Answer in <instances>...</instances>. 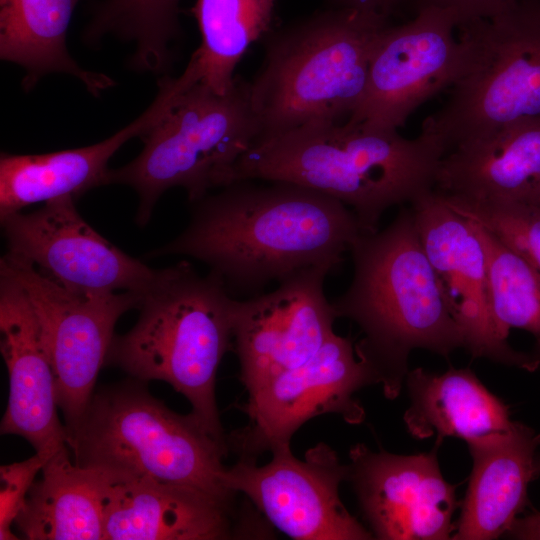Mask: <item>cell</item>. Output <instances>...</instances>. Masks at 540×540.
I'll return each instance as SVG.
<instances>
[{
	"label": "cell",
	"instance_id": "5",
	"mask_svg": "<svg viewBox=\"0 0 540 540\" xmlns=\"http://www.w3.org/2000/svg\"><path fill=\"white\" fill-rule=\"evenodd\" d=\"M388 25L382 16L339 7L269 32L249 82L260 137L311 122H345L363 96L371 54Z\"/></svg>",
	"mask_w": 540,
	"mask_h": 540
},
{
	"label": "cell",
	"instance_id": "14",
	"mask_svg": "<svg viewBox=\"0 0 540 540\" xmlns=\"http://www.w3.org/2000/svg\"><path fill=\"white\" fill-rule=\"evenodd\" d=\"M333 270L329 265L310 267L271 292L238 299L232 350L248 393L306 362L335 333L337 318L324 292L325 278Z\"/></svg>",
	"mask_w": 540,
	"mask_h": 540
},
{
	"label": "cell",
	"instance_id": "12",
	"mask_svg": "<svg viewBox=\"0 0 540 540\" xmlns=\"http://www.w3.org/2000/svg\"><path fill=\"white\" fill-rule=\"evenodd\" d=\"M270 462L240 461L227 468L223 480L242 494L276 529L299 540H369L373 535L352 516L339 496L348 465L320 442L304 460L290 447L273 451Z\"/></svg>",
	"mask_w": 540,
	"mask_h": 540
},
{
	"label": "cell",
	"instance_id": "29",
	"mask_svg": "<svg viewBox=\"0 0 540 540\" xmlns=\"http://www.w3.org/2000/svg\"><path fill=\"white\" fill-rule=\"evenodd\" d=\"M56 451L35 452L26 460L1 465L0 540L19 539L12 532V525L24 507L37 474Z\"/></svg>",
	"mask_w": 540,
	"mask_h": 540
},
{
	"label": "cell",
	"instance_id": "20",
	"mask_svg": "<svg viewBox=\"0 0 540 540\" xmlns=\"http://www.w3.org/2000/svg\"><path fill=\"white\" fill-rule=\"evenodd\" d=\"M472 469L451 539L491 540L507 534L528 505L540 433L515 422L504 432L467 442Z\"/></svg>",
	"mask_w": 540,
	"mask_h": 540
},
{
	"label": "cell",
	"instance_id": "10",
	"mask_svg": "<svg viewBox=\"0 0 540 540\" xmlns=\"http://www.w3.org/2000/svg\"><path fill=\"white\" fill-rule=\"evenodd\" d=\"M371 384L352 339L334 333L306 362L248 393L241 406L248 424L226 436L228 450L240 461L256 463L265 452L290 447L295 432L316 416L337 414L359 424L365 410L355 393Z\"/></svg>",
	"mask_w": 540,
	"mask_h": 540
},
{
	"label": "cell",
	"instance_id": "7",
	"mask_svg": "<svg viewBox=\"0 0 540 540\" xmlns=\"http://www.w3.org/2000/svg\"><path fill=\"white\" fill-rule=\"evenodd\" d=\"M260 135L249 82L236 78L226 94L199 83L186 84L158 122L140 137V154L109 170L107 185H126L137 193L136 222L144 226L170 188L182 187L194 203L209 190L228 185L234 165Z\"/></svg>",
	"mask_w": 540,
	"mask_h": 540
},
{
	"label": "cell",
	"instance_id": "32",
	"mask_svg": "<svg viewBox=\"0 0 540 540\" xmlns=\"http://www.w3.org/2000/svg\"><path fill=\"white\" fill-rule=\"evenodd\" d=\"M341 8H350L364 13L389 17L399 0H338Z\"/></svg>",
	"mask_w": 540,
	"mask_h": 540
},
{
	"label": "cell",
	"instance_id": "9",
	"mask_svg": "<svg viewBox=\"0 0 540 540\" xmlns=\"http://www.w3.org/2000/svg\"><path fill=\"white\" fill-rule=\"evenodd\" d=\"M0 266L20 283L36 315L50 359L68 437L79 425L105 366L114 327L142 294L132 291L104 295L71 292L31 264L5 254Z\"/></svg>",
	"mask_w": 540,
	"mask_h": 540
},
{
	"label": "cell",
	"instance_id": "26",
	"mask_svg": "<svg viewBox=\"0 0 540 540\" xmlns=\"http://www.w3.org/2000/svg\"><path fill=\"white\" fill-rule=\"evenodd\" d=\"M180 0H101L93 6L83 38L97 43L106 35L135 46L131 65L141 72L165 74L170 44L179 35Z\"/></svg>",
	"mask_w": 540,
	"mask_h": 540
},
{
	"label": "cell",
	"instance_id": "15",
	"mask_svg": "<svg viewBox=\"0 0 540 540\" xmlns=\"http://www.w3.org/2000/svg\"><path fill=\"white\" fill-rule=\"evenodd\" d=\"M439 446L412 455L373 451L363 443L350 448L347 481L374 538L451 539L458 501L456 487L441 472Z\"/></svg>",
	"mask_w": 540,
	"mask_h": 540
},
{
	"label": "cell",
	"instance_id": "27",
	"mask_svg": "<svg viewBox=\"0 0 540 540\" xmlns=\"http://www.w3.org/2000/svg\"><path fill=\"white\" fill-rule=\"evenodd\" d=\"M470 222L485 254L495 334L507 341L511 329H521L540 339V274L485 227L473 220Z\"/></svg>",
	"mask_w": 540,
	"mask_h": 540
},
{
	"label": "cell",
	"instance_id": "1",
	"mask_svg": "<svg viewBox=\"0 0 540 540\" xmlns=\"http://www.w3.org/2000/svg\"><path fill=\"white\" fill-rule=\"evenodd\" d=\"M267 182H234L192 203L187 227L151 255L201 261L234 298L310 267L336 269L361 233L351 209L305 186Z\"/></svg>",
	"mask_w": 540,
	"mask_h": 540
},
{
	"label": "cell",
	"instance_id": "2",
	"mask_svg": "<svg viewBox=\"0 0 540 540\" xmlns=\"http://www.w3.org/2000/svg\"><path fill=\"white\" fill-rule=\"evenodd\" d=\"M446 150L433 136L318 121L258 138L234 165L228 185L280 181L327 194L373 233L384 212L434 189Z\"/></svg>",
	"mask_w": 540,
	"mask_h": 540
},
{
	"label": "cell",
	"instance_id": "4",
	"mask_svg": "<svg viewBox=\"0 0 540 540\" xmlns=\"http://www.w3.org/2000/svg\"><path fill=\"white\" fill-rule=\"evenodd\" d=\"M237 302L218 276H202L187 261L157 269L142 293L137 322L114 336L105 366L142 382L168 383L190 402L205 431L227 447L215 382L232 349Z\"/></svg>",
	"mask_w": 540,
	"mask_h": 540
},
{
	"label": "cell",
	"instance_id": "33",
	"mask_svg": "<svg viewBox=\"0 0 540 540\" xmlns=\"http://www.w3.org/2000/svg\"><path fill=\"white\" fill-rule=\"evenodd\" d=\"M534 353L538 356V358L540 360V339L536 340ZM536 474H537V477L540 476V456H538V455H537V459H536Z\"/></svg>",
	"mask_w": 540,
	"mask_h": 540
},
{
	"label": "cell",
	"instance_id": "19",
	"mask_svg": "<svg viewBox=\"0 0 540 540\" xmlns=\"http://www.w3.org/2000/svg\"><path fill=\"white\" fill-rule=\"evenodd\" d=\"M434 190L462 201L540 205V117L504 126L447 152Z\"/></svg>",
	"mask_w": 540,
	"mask_h": 540
},
{
	"label": "cell",
	"instance_id": "23",
	"mask_svg": "<svg viewBox=\"0 0 540 540\" xmlns=\"http://www.w3.org/2000/svg\"><path fill=\"white\" fill-rule=\"evenodd\" d=\"M107 478L73 462L67 445L41 470L15 520L28 540H103Z\"/></svg>",
	"mask_w": 540,
	"mask_h": 540
},
{
	"label": "cell",
	"instance_id": "31",
	"mask_svg": "<svg viewBox=\"0 0 540 540\" xmlns=\"http://www.w3.org/2000/svg\"><path fill=\"white\" fill-rule=\"evenodd\" d=\"M506 535L513 539L540 540V511L518 517Z\"/></svg>",
	"mask_w": 540,
	"mask_h": 540
},
{
	"label": "cell",
	"instance_id": "11",
	"mask_svg": "<svg viewBox=\"0 0 540 540\" xmlns=\"http://www.w3.org/2000/svg\"><path fill=\"white\" fill-rule=\"evenodd\" d=\"M457 25L452 12L435 7L418 9L403 25H388L371 54L363 96L345 122L398 131L422 103L450 87L463 56Z\"/></svg>",
	"mask_w": 540,
	"mask_h": 540
},
{
	"label": "cell",
	"instance_id": "25",
	"mask_svg": "<svg viewBox=\"0 0 540 540\" xmlns=\"http://www.w3.org/2000/svg\"><path fill=\"white\" fill-rule=\"evenodd\" d=\"M277 0H196L191 12L201 44L184 69L193 84L217 94L234 85V71L249 46L271 29Z\"/></svg>",
	"mask_w": 540,
	"mask_h": 540
},
{
	"label": "cell",
	"instance_id": "28",
	"mask_svg": "<svg viewBox=\"0 0 540 540\" xmlns=\"http://www.w3.org/2000/svg\"><path fill=\"white\" fill-rule=\"evenodd\" d=\"M438 194L456 212L479 223L517 251L540 274V205L471 202Z\"/></svg>",
	"mask_w": 540,
	"mask_h": 540
},
{
	"label": "cell",
	"instance_id": "21",
	"mask_svg": "<svg viewBox=\"0 0 540 540\" xmlns=\"http://www.w3.org/2000/svg\"><path fill=\"white\" fill-rule=\"evenodd\" d=\"M167 109L162 97L131 123L95 144L45 154L0 157V216L40 202L71 197L107 185L109 160L130 139L141 137Z\"/></svg>",
	"mask_w": 540,
	"mask_h": 540
},
{
	"label": "cell",
	"instance_id": "13",
	"mask_svg": "<svg viewBox=\"0 0 540 540\" xmlns=\"http://www.w3.org/2000/svg\"><path fill=\"white\" fill-rule=\"evenodd\" d=\"M75 199L44 203L32 212L0 216L8 255L81 295L143 293L157 269L123 252L80 215Z\"/></svg>",
	"mask_w": 540,
	"mask_h": 540
},
{
	"label": "cell",
	"instance_id": "6",
	"mask_svg": "<svg viewBox=\"0 0 540 540\" xmlns=\"http://www.w3.org/2000/svg\"><path fill=\"white\" fill-rule=\"evenodd\" d=\"M131 378L94 392L67 446L80 466L111 480L189 486L235 502L223 480L228 448L189 413L181 415Z\"/></svg>",
	"mask_w": 540,
	"mask_h": 540
},
{
	"label": "cell",
	"instance_id": "18",
	"mask_svg": "<svg viewBox=\"0 0 540 540\" xmlns=\"http://www.w3.org/2000/svg\"><path fill=\"white\" fill-rule=\"evenodd\" d=\"M107 478V477H106ZM234 502L189 486L107 478L103 540H222L250 536Z\"/></svg>",
	"mask_w": 540,
	"mask_h": 540
},
{
	"label": "cell",
	"instance_id": "24",
	"mask_svg": "<svg viewBox=\"0 0 540 540\" xmlns=\"http://www.w3.org/2000/svg\"><path fill=\"white\" fill-rule=\"evenodd\" d=\"M80 0H0V58L25 70L26 91L51 73L78 79L94 97L113 87L108 76L83 69L70 56L66 36Z\"/></svg>",
	"mask_w": 540,
	"mask_h": 540
},
{
	"label": "cell",
	"instance_id": "30",
	"mask_svg": "<svg viewBox=\"0 0 540 540\" xmlns=\"http://www.w3.org/2000/svg\"><path fill=\"white\" fill-rule=\"evenodd\" d=\"M518 0H415L417 10L435 7L452 12L460 23L495 16L513 6ZM457 25V26H458Z\"/></svg>",
	"mask_w": 540,
	"mask_h": 540
},
{
	"label": "cell",
	"instance_id": "16",
	"mask_svg": "<svg viewBox=\"0 0 540 540\" xmlns=\"http://www.w3.org/2000/svg\"><path fill=\"white\" fill-rule=\"evenodd\" d=\"M417 231L447 307L474 358L533 372L535 353L514 349L494 332L489 306L485 254L469 219L434 190L410 203Z\"/></svg>",
	"mask_w": 540,
	"mask_h": 540
},
{
	"label": "cell",
	"instance_id": "3",
	"mask_svg": "<svg viewBox=\"0 0 540 540\" xmlns=\"http://www.w3.org/2000/svg\"><path fill=\"white\" fill-rule=\"evenodd\" d=\"M349 251L353 278L331 301L336 318L356 323L357 357L387 399L401 392L414 349L448 357L465 341L441 293L411 208L383 230L360 233Z\"/></svg>",
	"mask_w": 540,
	"mask_h": 540
},
{
	"label": "cell",
	"instance_id": "22",
	"mask_svg": "<svg viewBox=\"0 0 540 540\" xmlns=\"http://www.w3.org/2000/svg\"><path fill=\"white\" fill-rule=\"evenodd\" d=\"M404 384L410 399L403 419L416 439L446 437L466 443L509 430L514 421L509 407L491 393L469 368H450L433 373L423 368L409 370Z\"/></svg>",
	"mask_w": 540,
	"mask_h": 540
},
{
	"label": "cell",
	"instance_id": "8",
	"mask_svg": "<svg viewBox=\"0 0 540 540\" xmlns=\"http://www.w3.org/2000/svg\"><path fill=\"white\" fill-rule=\"evenodd\" d=\"M463 56L447 100L422 124L446 153L518 121L540 117V0H518L457 26Z\"/></svg>",
	"mask_w": 540,
	"mask_h": 540
},
{
	"label": "cell",
	"instance_id": "17",
	"mask_svg": "<svg viewBox=\"0 0 540 540\" xmlns=\"http://www.w3.org/2000/svg\"><path fill=\"white\" fill-rule=\"evenodd\" d=\"M0 333L9 377L1 434L24 438L35 452L56 451L67 445V431L58 417L53 368L27 294L1 266Z\"/></svg>",
	"mask_w": 540,
	"mask_h": 540
}]
</instances>
